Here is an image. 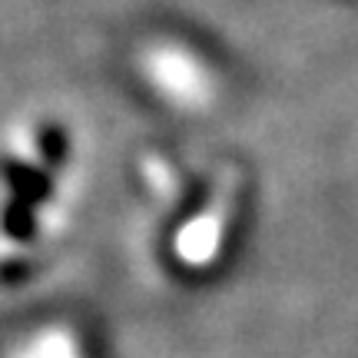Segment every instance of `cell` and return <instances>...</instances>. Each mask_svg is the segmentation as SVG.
Returning <instances> with one entry per match:
<instances>
[{
	"instance_id": "obj_1",
	"label": "cell",
	"mask_w": 358,
	"mask_h": 358,
	"mask_svg": "<svg viewBox=\"0 0 358 358\" xmlns=\"http://www.w3.org/2000/svg\"><path fill=\"white\" fill-rule=\"evenodd\" d=\"M143 73L150 87L179 110H203L216 93L209 66L182 43H153L143 53Z\"/></svg>"
},
{
	"instance_id": "obj_3",
	"label": "cell",
	"mask_w": 358,
	"mask_h": 358,
	"mask_svg": "<svg viewBox=\"0 0 358 358\" xmlns=\"http://www.w3.org/2000/svg\"><path fill=\"white\" fill-rule=\"evenodd\" d=\"M10 358H87V352H83V345H80V338L73 329L50 325V329H43V332L30 335Z\"/></svg>"
},
{
	"instance_id": "obj_2",
	"label": "cell",
	"mask_w": 358,
	"mask_h": 358,
	"mask_svg": "<svg viewBox=\"0 0 358 358\" xmlns=\"http://www.w3.org/2000/svg\"><path fill=\"white\" fill-rule=\"evenodd\" d=\"M229 213H232V192L222 189L213 196V203L206 206L196 219H189L176 236V259L189 268H206L213 259L219 256V245H222V232L229 226Z\"/></svg>"
}]
</instances>
